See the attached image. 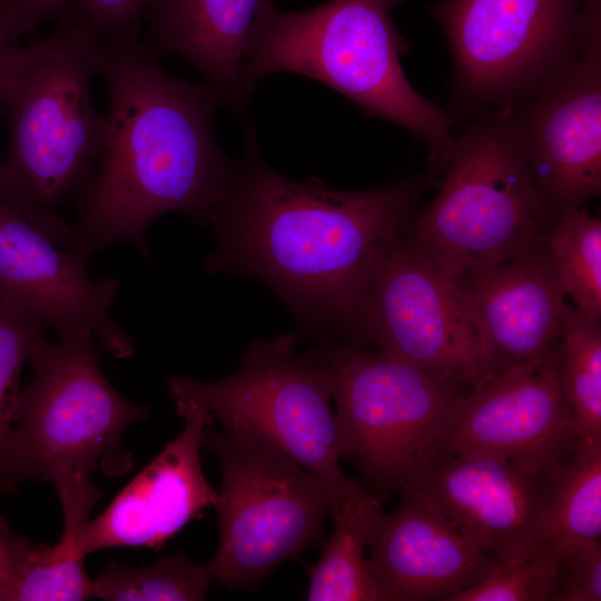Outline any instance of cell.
I'll return each mask as SVG.
<instances>
[{"instance_id":"1","label":"cell","mask_w":601,"mask_h":601,"mask_svg":"<svg viewBox=\"0 0 601 601\" xmlns=\"http://www.w3.org/2000/svg\"><path fill=\"white\" fill-rule=\"evenodd\" d=\"M100 37L107 137L77 197L68 250L88 260L127 242L149 257L145 233L155 218L178 211L213 224L225 201L238 164L216 144L211 119L227 102L209 82L167 73L138 28Z\"/></svg>"},{"instance_id":"2","label":"cell","mask_w":601,"mask_h":601,"mask_svg":"<svg viewBox=\"0 0 601 601\" xmlns=\"http://www.w3.org/2000/svg\"><path fill=\"white\" fill-rule=\"evenodd\" d=\"M249 136L231 188L213 225V272L252 274L306 319L353 329L372 272L400 237L417 184L349 191L316 178L287 179L257 157Z\"/></svg>"},{"instance_id":"3","label":"cell","mask_w":601,"mask_h":601,"mask_svg":"<svg viewBox=\"0 0 601 601\" xmlns=\"http://www.w3.org/2000/svg\"><path fill=\"white\" fill-rule=\"evenodd\" d=\"M46 38L18 45L0 71V115L9 130L0 203L69 248L72 228L59 208L90 181L107 137L91 99L101 37L69 7Z\"/></svg>"},{"instance_id":"4","label":"cell","mask_w":601,"mask_h":601,"mask_svg":"<svg viewBox=\"0 0 601 601\" xmlns=\"http://www.w3.org/2000/svg\"><path fill=\"white\" fill-rule=\"evenodd\" d=\"M402 1L333 0L299 12L280 11L269 2L246 57L249 89L280 71L315 79L366 114L410 130L442 166L455 140L453 119L405 77L401 57L410 43L392 19V9Z\"/></svg>"},{"instance_id":"5","label":"cell","mask_w":601,"mask_h":601,"mask_svg":"<svg viewBox=\"0 0 601 601\" xmlns=\"http://www.w3.org/2000/svg\"><path fill=\"white\" fill-rule=\"evenodd\" d=\"M442 166L440 191L407 244L441 272L454 279L541 243L556 213L533 175L516 105L477 115Z\"/></svg>"},{"instance_id":"6","label":"cell","mask_w":601,"mask_h":601,"mask_svg":"<svg viewBox=\"0 0 601 601\" xmlns=\"http://www.w3.org/2000/svg\"><path fill=\"white\" fill-rule=\"evenodd\" d=\"M317 352L337 407L341 459L377 497L401 493L441 454L471 387L382 351L326 343Z\"/></svg>"},{"instance_id":"7","label":"cell","mask_w":601,"mask_h":601,"mask_svg":"<svg viewBox=\"0 0 601 601\" xmlns=\"http://www.w3.org/2000/svg\"><path fill=\"white\" fill-rule=\"evenodd\" d=\"M296 345L294 334L254 341L234 374L213 382L171 376L168 392L178 415L201 410L303 466L325 486L334 511L358 483L339 466L341 441L326 366L317 349L300 356Z\"/></svg>"},{"instance_id":"8","label":"cell","mask_w":601,"mask_h":601,"mask_svg":"<svg viewBox=\"0 0 601 601\" xmlns=\"http://www.w3.org/2000/svg\"><path fill=\"white\" fill-rule=\"evenodd\" d=\"M29 359L31 382L20 391L9 443L14 483L48 480L62 471L109 475L132 465L122 434L146 418L148 407L124 398L101 372L92 337L41 339Z\"/></svg>"},{"instance_id":"9","label":"cell","mask_w":601,"mask_h":601,"mask_svg":"<svg viewBox=\"0 0 601 601\" xmlns=\"http://www.w3.org/2000/svg\"><path fill=\"white\" fill-rule=\"evenodd\" d=\"M600 0H441L428 12L453 59V110L525 100L601 32Z\"/></svg>"},{"instance_id":"10","label":"cell","mask_w":601,"mask_h":601,"mask_svg":"<svg viewBox=\"0 0 601 601\" xmlns=\"http://www.w3.org/2000/svg\"><path fill=\"white\" fill-rule=\"evenodd\" d=\"M203 447L221 469L219 544L209 562L219 582L255 587L319 540L333 504L315 475L238 426L206 427Z\"/></svg>"},{"instance_id":"11","label":"cell","mask_w":601,"mask_h":601,"mask_svg":"<svg viewBox=\"0 0 601 601\" xmlns=\"http://www.w3.org/2000/svg\"><path fill=\"white\" fill-rule=\"evenodd\" d=\"M353 333L393 358L472 387L480 339L454 279L397 237L376 263Z\"/></svg>"},{"instance_id":"12","label":"cell","mask_w":601,"mask_h":601,"mask_svg":"<svg viewBox=\"0 0 601 601\" xmlns=\"http://www.w3.org/2000/svg\"><path fill=\"white\" fill-rule=\"evenodd\" d=\"M535 180L554 213L601 190V32L516 105Z\"/></svg>"},{"instance_id":"13","label":"cell","mask_w":601,"mask_h":601,"mask_svg":"<svg viewBox=\"0 0 601 601\" xmlns=\"http://www.w3.org/2000/svg\"><path fill=\"white\" fill-rule=\"evenodd\" d=\"M573 450L559 346L539 364L491 375L472 386L441 453L501 456L545 476Z\"/></svg>"},{"instance_id":"14","label":"cell","mask_w":601,"mask_h":601,"mask_svg":"<svg viewBox=\"0 0 601 601\" xmlns=\"http://www.w3.org/2000/svg\"><path fill=\"white\" fill-rule=\"evenodd\" d=\"M545 476L501 456L441 453L400 494L437 511L472 548L501 566L540 544Z\"/></svg>"},{"instance_id":"15","label":"cell","mask_w":601,"mask_h":601,"mask_svg":"<svg viewBox=\"0 0 601 601\" xmlns=\"http://www.w3.org/2000/svg\"><path fill=\"white\" fill-rule=\"evenodd\" d=\"M120 292L111 276L92 279L87 260L60 249L19 211L0 203V296L36 313L60 336L97 337L115 358L134 353L130 336L110 316Z\"/></svg>"},{"instance_id":"16","label":"cell","mask_w":601,"mask_h":601,"mask_svg":"<svg viewBox=\"0 0 601 601\" xmlns=\"http://www.w3.org/2000/svg\"><path fill=\"white\" fill-rule=\"evenodd\" d=\"M454 282L480 339L485 377L539 364L559 349L565 294L542 243Z\"/></svg>"},{"instance_id":"17","label":"cell","mask_w":601,"mask_h":601,"mask_svg":"<svg viewBox=\"0 0 601 601\" xmlns=\"http://www.w3.org/2000/svg\"><path fill=\"white\" fill-rule=\"evenodd\" d=\"M181 433L138 473L81 532L80 556L119 546L159 549L201 512L217 492L201 469L204 431L211 417L201 410L179 414Z\"/></svg>"},{"instance_id":"18","label":"cell","mask_w":601,"mask_h":601,"mask_svg":"<svg viewBox=\"0 0 601 601\" xmlns=\"http://www.w3.org/2000/svg\"><path fill=\"white\" fill-rule=\"evenodd\" d=\"M367 549L377 601L446 600L496 568L442 514L407 493L394 512L380 516Z\"/></svg>"},{"instance_id":"19","label":"cell","mask_w":601,"mask_h":601,"mask_svg":"<svg viewBox=\"0 0 601 601\" xmlns=\"http://www.w3.org/2000/svg\"><path fill=\"white\" fill-rule=\"evenodd\" d=\"M270 0H149L145 10L159 56L177 55L201 72L226 102L252 95L246 57Z\"/></svg>"},{"instance_id":"20","label":"cell","mask_w":601,"mask_h":601,"mask_svg":"<svg viewBox=\"0 0 601 601\" xmlns=\"http://www.w3.org/2000/svg\"><path fill=\"white\" fill-rule=\"evenodd\" d=\"M601 536V443L572 451L543 482L539 543L560 553Z\"/></svg>"},{"instance_id":"21","label":"cell","mask_w":601,"mask_h":601,"mask_svg":"<svg viewBox=\"0 0 601 601\" xmlns=\"http://www.w3.org/2000/svg\"><path fill=\"white\" fill-rule=\"evenodd\" d=\"M334 529L309 569L308 601H377L365 549L382 515L378 499L359 484L333 511Z\"/></svg>"},{"instance_id":"22","label":"cell","mask_w":601,"mask_h":601,"mask_svg":"<svg viewBox=\"0 0 601 601\" xmlns=\"http://www.w3.org/2000/svg\"><path fill=\"white\" fill-rule=\"evenodd\" d=\"M561 386L574 449L601 443V327L565 303L561 316Z\"/></svg>"},{"instance_id":"23","label":"cell","mask_w":601,"mask_h":601,"mask_svg":"<svg viewBox=\"0 0 601 601\" xmlns=\"http://www.w3.org/2000/svg\"><path fill=\"white\" fill-rule=\"evenodd\" d=\"M565 295L592 318L601 316V221L588 210L558 211L541 238Z\"/></svg>"},{"instance_id":"24","label":"cell","mask_w":601,"mask_h":601,"mask_svg":"<svg viewBox=\"0 0 601 601\" xmlns=\"http://www.w3.org/2000/svg\"><path fill=\"white\" fill-rule=\"evenodd\" d=\"M213 578L209 563H195L184 552L144 568L110 562L93 579V597L109 601H198L205 599Z\"/></svg>"},{"instance_id":"25","label":"cell","mask_w":601,"mask_h":601,"mask_svg":"<svg viewBox=\"0 0 601 601\" xmlns=\"http://www.w3.org/2000/svg\"><path fill=\"white\" fill-rule=\"evenodd\" d=\"M46 325L32 311L0 296V491L14 489L9 443L20 395L19 377L33 347L45 338Z\"/></svg>"},{"instance_id":"26","label":"cell","mask_w":601,"mask_h":601,"mask_svg":"<svg viewBox=\"0 0 601 601\" xmlns=\"http://www.w3.org/2000/svg\"><path fill=\"white\" fill-rule=\"evenodd\" d=\"M85 559L57 544H32L0 591V601H79L93 597V580Z\"/></svg>"},{"instance_id":"27","label":"cell","mask_w":601,"mask_h":601,"mask_svg":"<svg viewBox=\"0 0 601 601\" xmlns=\"http://www.w3.org/2000/svg\"><path fill=\"white\" fill-rule=\"evenodd\" d=\"M559 568L560 552L540 543L521 560L496 566L445 601H553Z\"/></svg>"},{"instance_id":"28","label":"cell","mask_w":601,"mask_h":601,"mask_svg":"<svg viewBox=\"0 0 601 601\" xmlns=\"http://www.w3.org/2000/svg\"><path fill=\"white\" fill-rule=\"evenodd\" d=\"M601 600V544L590 542L560 553L558 585L553 601Z\"/></svg>"},{"instance_id":"29","label":"cell","mask_w":601,"mask_h":601,"mask_svg":"<svg viewBox=\"0 0 601 601\" xmlns=\"http://www.w3.org/2000/svg\"><path fill=\"white\" fill-rule=\"evenodd\" d=\"M50 482L56 487L63 511L65 526L58 543L63 549L79 555L77 551L78 539L101 493L91 482L89 473L80 471L59 472L50 479Z\"/></svg>"},{"instance_id":"30","label":"cell","mask_w":601,"mask_h":601,"mask_svg":"<svg viewBox=\"0 0 601 601\" xmlns=\"http://www.w3.org/2000/svg\"><path fill=\"white\" fill-rule=\"evenodd\" d=\"M149 0H70L71 10L100 36L136 29Z\"/></svg>"},{"instance_id":"31","label":"cell","mask_w":601,"mask_h":601,"mask_svg":"<svg viewBox=\"0 0 601 601\" xmlns=\"http://www.w3.org/2000/svg\"><path fill=\"white\" fill-rule=\"evenodd\" d=\"M32 544L16 534L6 518H0V591L16 573Z\"/></svg>"},{"instance_id":"32","label":"cell","mask_w":601,"mask_h":601,"mask_svg":"<svg viewBox=\"0 0 601 601\" xmlns=\"http://www.w3.org/2000/svg\"><path fill=\"white\" fill-rule=\"evenodd\" d=\"M70 0H0V12L18 17L31 30L41 22L59 17Z\"/></svg>"},{"instance_id":"33","label":"cell","mask_w":601,"mask_h":601,"mask_svg":"<svg viewBox=\"0 0 601 601\" xmlns=\"http://www.w3.org/2000/svg\"><path fill=\"white\" fill-rule=\"evenodd\" d=\"M31 31L18 17L0 12V71L9 55L19 45L20 38Z\"/></svg>"},{"instance_id":"34","label":"cell","mask_w":601,"mask_h":601,"mask_svg":"<svg viewBox=\"0 0 601 601\" xmlns=\"http://www.w3.org/2000/svg\"><path fill=\"white\" fill-rule=\"evenodd\" d=\"M1 167H2V164L0 162V174H1Z\"/></svg>"}]
</instances>
